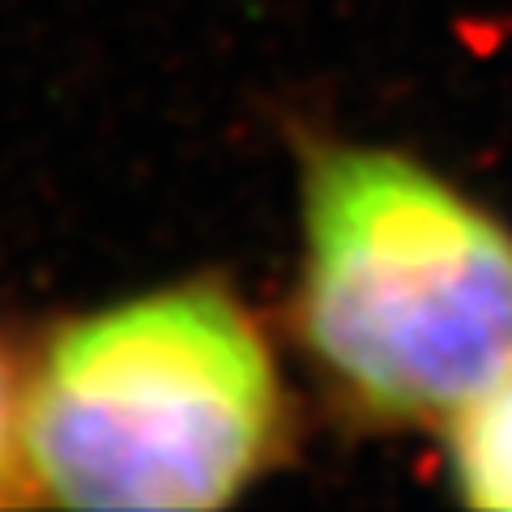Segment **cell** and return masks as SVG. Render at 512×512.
Listing matches in <instances>:
<instances>
[{"mask_svg": "<svg viewBox=\"0 0 512 512\" xmlns=\"http://www.w3.org/2000/svg\"><path fill=\"white\" fill-rule=\"evenodd\" d=\"M282 440L274 350L214 282L64 320L22 384V470L64 508H222Z\"/></svg>", "mask_w": 512, "mask_h": 512, "instance_id": "obj_2", "label": "cell"}, {"mask_svg": "<svg viewBox=\"0 0 512 512\" xmlns=\"http://www.w3.org/2000/svg\"><path fill=\"white\" fill-rule=\"evenodd\" d=\"M26 478L22 470V384L0 350V495L9 483Z\"/></svg>", "mask_w": 512, "mask_h": 512, "instance_id": "obj_4", "label": "cell"}, {"mask_svg": "<svg viewBox=\"0 0 512 512\" xmlns=\"http://www.w3.org/2000/svg\"><path fill=\"white\" fill-rule=\"evenodd\" d=\"M448 478L466 504L512 512V367L448 419Z\"/></svg>", "mask_w": 512, "mask_h": 512, "instance_id": "obj_3", "label": "cell"}, {"mask_svg": "<svg viewBox=\"0 0 512 512\" xmlns=\"http://www.w3.org/2000/svg\"><path fill=\"white\" fill-rule=\"evenodd\" d=\"M295 325L363 419H453L512 367V231L419 158L312 150Z\"/></svg>", "mask_w": 512, "mask_h": 512, "instance_id": "obj_1", "label": "cell"}]
</instances>
